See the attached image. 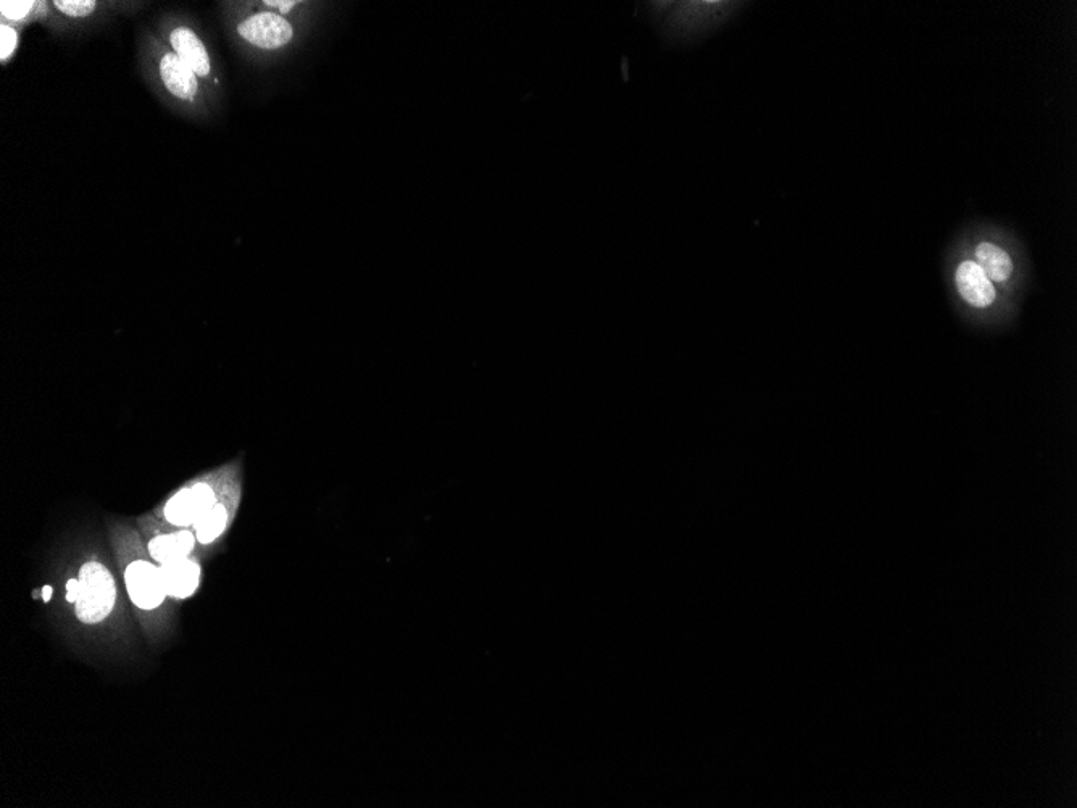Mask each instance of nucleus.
Returning <instances> with one entry per match:
<instances>
[{
	"label": "nucleus",
	"instance_id": "obj_3",
	"mask_svg": "<svg viewBox=\"0 0 1077 808\" xmlns=\"http://www.w3.org/2000/svg\"><path fill=\"white\" fill-rule=\"evenodd\" d=\"M167 46L199 76L202 83L217 86L212 55L204 39L200 38L194 28L178 23L170 26L167 30Z\"/></svg>",
	"mask_w": 1077,
	"mask_h": 808
},
{
	"label": "nucleus",
	"instance_id": "obj_10",
	"mask_svg": "<svg viewBox=\"0 0 1077 808\" xmlns=\"http://www.w3.org/2000/svg\"><path fill=\"white\" fill-rule=\"evenodd\" d=\"M196 541V534L188 529L178 533L160 534L149 542V554L160 565L170 560L186 559L194 550Z\"/></svg>",
	"mask_w": 1077,
	"mask_h": 808
},
{
	"label": "nucleus",
	"instance_id": "obj_2",
	"mask_svg": "<svg viewBox=\"0 0 1077 808\" xmlns=\"http://www.w3.org/2000/svg\"><path fill=\"white\" fill-rule=\"evenodd\" d=\"M80 592L76 600V617L86 625H94L105 620L112 613L117 602V584L109 568L104 563H84L80 570Z\"/></svg>",
	"mask_w": 1077,
	"mask_h": 808
},
{
	"label": "nucleus",
	"instance_id": "obj_11",
	"mask_svg": "<svg viewBox=\"0 0 1077 808\" xmlns=\"http://www.w3.org/2000/svg\"><path fill=\"white\" fill-rule=\"evenodd\" d=\"M229 518H231V513H229L228 505L218 502L210 512L205 513L204 517L200 518L194 525V534H196L197 541L204 544V546L217 541L228 529Z\"/></svg>",
	"mask_w": 1077,
	"mask_h": 808
},
{
	"label": "nucleus",
	"instance_id": "obj_4",
	"mask_svg": "<svg viewBox=\"0 0 1077 808\" xmlns=\"http://www.w3.org/2000/svg\"><path fill=\"white\" fill-rule=\"evenodd\" d=\"M238 34L250 46L276 50L292 41L294 26L281 15L262 10L244 18L238 25Z\"/></svg>",
	"mask_w": 1077,
	"mask_h": 808
},
{
	"label": "nucleus",
	"instance_id": "obj_14",
	"mask_svg": "<svg viewBox=\"0 0 1077 808\" xmlns=\"http://www.w3.org/2000/svg\"><path fill=\"white\" fill-rule=\"evenodd\" d=\"M0 60L2 63H7L12 60L13 55L17 52L18 46H20V31L17 26L9 25V23H2L0 25Z\"/></svg>",
	"mask_w": 1077,
	"mask_h": 808
},
{
	"label": "nucleus",
	"instance_id": "obj_8",
	"mask_svg": "<svg viewBox=\"0 0 1077 808\" xmlns=\"http://www.w3.org/2000/svg\"><path fill=\"white\" fill-rule=\"evenodd\" d=\"M163 583L170 597L189 599L200 584L199 563L189 559H176L160 565Z\"/></svg>",
	"mask_w": 1077,
	"mask_h": 808
},
{
	"label": "nucleus",
	"instance_id": "obj_17",
	"mask_svg": "<svg viewBox=\"0 0 1077 808\" xmlns=\"http://www.w3.org/2000/svg\"><path fill=\"white\" fill-rule=\"evenodd\" d=\"M50 597H52V586H44V589H42V599H44V602H49Z\"/></svg>",
	"mask_w": 1077,
	"mask_h": 808
},
{
	"label": "nucleus",
	"instance_id": "obj_5",
	"mask_svg": "<svg viewBox=\"0 0 1077 808\" xmlns=\"http://www.w3.org/2000/svg\"><path fill=\"white\" fill-rule=\"evenodd\" d=\"M125 583L129 599L141 610L159 609L165 602V597H168L160 567L146 560L129 563L125 571Z\"/></svg>",
	"mask_w": 1077,
	"mask_h": 808
},
{
	"label": "nucleus",
	"instance_id": "obj_15",
	"mask_svg": "<svg viewBox=\"0 0 1077 808\" xmlns=\"http://www.w3.org/2000/svg\"><path fill=\"white\" fill-rule=\"evenodd\" d=\"M263 5H265V9H267L268 12H273L276 13V15H281V17H286L287 13L296 9L299 2H294V0H278V2H275V0H270V2H263Z\"/></svg>",
	"mask_w": 1077,
	"mask_h": 808
},
{
	"label": "nucleus",
	"instance_id": "obj_9",
	"mask_svg": "<svg viewBox=\"0 0 1077 808\" xmlns=\"http://www.w3.org/2000/svg\"><path fill=\"white\" fill-rule=\"evenodd\" d=\"M973 260L994 284H1007L1015 273V262L1011 255L992 241L979 242L974 249Z\"/></svg>",
	"mask_w": 1077,
	"mask_h": 808
},
{
	"label": "nucleus",
	"instance_id": "obj_16",
	"mask_svg": "<svg viewBox=\"0 0 1077 808\" xmlns=\"http://www.w3.org/2000/svg\"><path fill=\"white\" fill-rule=\"evenodd\" d=\"M78 592H80V581H78V579H70L67 583V600L70 604H76V600H78Z\"/></svg>",
	"mask_w": 1077,
	"mask_h": 808
},
{
	"label": "nucleus",
	"instance_id": "obj_1",
	"mask_svg": "<svg viewBox=\"0 0 1077 808\" xmlns=\"http://www.w3.org/2000/svg\"><path fill=\"white\" fill-rule=\"evenodd\" d=\"M152 67H154L157 81L167 91L168 96L186 107H200L204 105L205 86L199 80V76L191 68L179 59L178 55L157 38H152Z\"/></svg>",
	"mask_w": 1077,
	"mask_h": 808
},
{
	"label": "nucleus",
	"instance_id": "obj_6",
	"mask_svg": "<svg viewBox=\"0 0 1077 808\" xmlns=\"http://www.w3.org/2000/svg\"><path fill=\"white\" fill-rule=\"evenodd\" d=\"M218 504L217 494L207 483H196L191 488L176 492L165 505V518L171 525L188 528L196 525L205 513Z\"/></svg>",
	"mask_w": 1077,
	"mask_h": 808
},
{
	"label": "nucleus",
	"instance_id": "obj_13",
	"mask_svg": "<svg viewBox=\"0 0 1077 808\" xmlns=\"http://www.w3.org/2000/svg\"><path fill=\"white\" fill-rule=\"evenodd\" d=\"M50 5L67 18H89L100 9L99 2L94 0H55Z\"/></svg>",
	"mask_w": 1077,
	"mask_h": 808
},
{
	"label": "nucleus",
	"instance_id": "obj_12",
	"mask_svg": "<svg viewBox=\"0 0 1077 808\" xmlns=\"http://www.w3.org/2000/svg\"><path fill=\"white\" fill-rule=\"evenodd\" d=\"M44 9V4L41 2H0V15H2V23H9V25H23L26 21H31L33 18H38L39 10Z\"/></svg>",
	"mask_w": 1077,
	"mask_h": 808
},
{
	"label": "nucleus",
	"instance_id": "obj_7",
	"mask_svg": "<svg viewBox=\"0 0 1077 808\" xmlns=\"http://www.w3.org/2000/svg\"><path fill=\"white\" fill-rule=\"evenodd\" d=\"M955 288L961 300L976 310H987L997 300L995 284L974 260H963L955 270Z\"/></svg>",
	"mask_w": 1077,
	"mask_h": 808
}]
</instances>
